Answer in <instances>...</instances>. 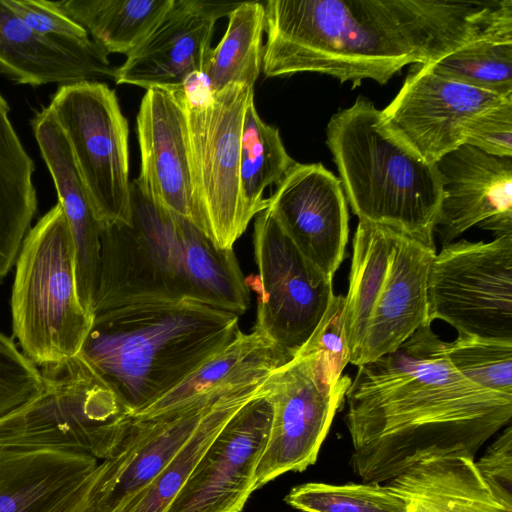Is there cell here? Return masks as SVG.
<instances>
[{
    "label": "cell",
    "instance_id": "7a4b0ae2",
    "mask_svg": "<svg viewBox=\"0 0 512 512\" xmlns=\"http://www.w3.org/2000/svg\"><path fill=\"white\" fill-rule=\"evenodd\" d=\"M266 77L312 72L386 84L511 27L512 0H269Z\"/></svg>",
    "mask_w": 512,
    "mask_h": 512
},
{
    "label": "cell",
    "instance_id": "836d02e7",
    "mask_svg": "<svg viewBox=\"0 0 512 512\" xmlns=\"http://www.w3.org/2000/svg\"><path fill=\"white\" fill-rule=\"evenodd\" d=\"M6 3L30 28L64 49L86 56H108L81 26L53 8L49 0H6Z\"/></svg>",
    "mask_w": 512,
    "mask_h": 512
},
{
    "label": "cell",
    "instance_id": "6da1fadb",
    "mask_svg": "<svg viewBox=\"0 0 512 512\" xmlns=\"http://www.w3.org/2000/svg\"><path fill=\"white\" fill-rule=\"evenodd\" d=\"M345 402L350 464L365 483L389 482L430 458L475 459L512 417V396L460 375L431 325L358 366Z\"/></svg>",
    "mask_w": 512,
    "mask_h": 512
},
{
    "label": "cell",
    "instance_id": "ac0fdd59",
    "mask_svg": "<svg viewBox=\"0 0 512 512\" xmlns=\"http://www.w3.org/2000/svg\"><path fill=\"white\" fill-rule=\"evenodd\" d=\"M186 98V86L146 90L136 119L141 166L134 180L158 204L204 232L191 179Z\"/></svg>",
    "mask_w": 512,
    "mask_h": 512
},
{
    "label": "cell",
    "instance_id": "7402d4cb",
    "mask_svg": "<svg viewBox=\"0 0 512 512\" xmlns=\"http://www.w3.org/2000/svg\"><path fill=\"white\" fill-rule=\"evenodd\" d=\"M108 56L70 52L40 35L0 0V74L16 84L40 86L113 78Z\"/></svg>",
    "mask_w": 512,
    "mask_h": 512
},
{
    "label": "cell",
    "instance_id": "484cf974",
    "mask_svg": "<svg viewBox=\"0 0 512 512\" xmlns=\"http://www.w3.org/2000/svg\"><path fill=\"white\" fill-rule=\"evenodd\" d=\"M0 93V280L15 265L37 210L35 163L25 150Z\"/></svg>",
    "mask_w": 512,
    "mask_h": 512
},
{
    "label": "cell",
    "instance_id": "9c48e42d",
    "mask_svg": "<svg viewBox=\"0 0 512 512\" xmlns=\"http://www.w3.org/2000/svg\"><path fill=\"white\" fill-rule=\"evenodd\" d=\"M351 380L323 352L307 345L266 379L273 415L255 469L254 491L316 463Z\"/></svg>",
    "mask_w": 512,
    "mask_h": 512
},
{
    "label": "cell",
    "instance_id": "d6986e66",
    "mask_svg": "<svg viewBox=\"0 0 512 512\" xmlns=\"http://www.w3.org/2000/svg\"><path fill=\"white\" fill-rule=\"evenodd\" d=\"M268 207L304 256L333 278L348 241L347 201L340 180L321 163H295Z\"/></svg>",
    "mask_w": 512,
    "mask_h": 512
},
{
    "label": "cell",
    "instance_id": "74e56055",
    "mask_svg": "<svg viewBox=\"0 0 512 512\" xmlns=\"http://www.w3.org/2000/svg\"><path fill=\"white\" fill-rule=\"evenodd\" d=\"M93 471L46 512H92L90 493Z\"/></svg>",
    "mask_w": 512,
    "mask_h": 512
},
{
    "label": "cell",
    "instance_id": "277c9868",
    "mask_svg": "<svg viewBox=\"0 0 512 512\" xmlns=\"http://www.w3.org/2000/svg\"><path fill=\"white\" fill-rule=\"evenodd\" d=\"M239 315L188 299L127 304L93 316L80 355L131 416L240 332Z\"/></svg>",
    "mask_w": 512,
    "mask_h": 512
},
{
    "label": "cell",
    "instance_id": "d590c367",
    "mask_svg": "<svg viewBox=\"0 0 512 512\" xmlns=\"http://www.w3.org/2000/svg\"><path fill=\"white\" fill-rule=\"evenodd\" d=\"M465 144L489 155L512 157V95L503 98L472 122Z\"/></svg>",
    "mask_w": 512,
    "mask_h": 512
},
{
    "label": "cell",
    "instance_id": "cb8c5ba5",
    "mask_svg": "<svg viewBox=\"0 0 512 512\" xmlns=\"http://www.w3.org/2000/svg\"><path fill=\"white\" fill-rule=\"evenodd\" d=\"M386 485L409 512H512L483 479L475 459L466 456L423 460Z\"/></svg>",
    "mask_w": 512,
    "mask_h": 512
},
{
    "label": "cell",
    "instance_id": "52a82bcc",
    "mask_svg": "<svg viewBox=\"0 0 512 512\" xmlns=\"http://www.w3.org/2000/svg\"><path fill=\"white\" fill-rule=\"evenodd\" d=\"M15 264L12 327L24 354L40 367L79 355L93 316L78 295L74 241L59 203L30 228Z\"/></svg>",
    "mask_w": 512,
    "mask_h": 512
},
{
    "label": "cell",
    "instance_id": "30bf717a",
    "mask_svg": "<svg viewBox=\"0 0 512 512\" xmlns=\"http://www.w3.org/2000/svg\"><path fill=\"white\" fill-rule=\"evenodd\" d=\"M254 87L230 84L203 99L187 88L186 123L191 179L205 234L233 249L251 219L240 189V139Z\"/></svg>",
    "mask_w": 512,
    "mask_h": 512
},
{
    "label": "cell",
    "instance_id": "2e32d148",
    "mask_svg": "<svg viewBox=\"0 0 512 512\" xmlns=\"http://www.w3.org/2000/svg\"><path fill=\"white\" fill-rule=\"evenodd\" d=\"M273 409L266 392L223 427L165 512H241L254 492Z\"/></svg>",
    "mask_w": 512,
    "mask_h": 512
},
{
    "label": "cell",
    "instance_id": "8fae6325",
    "mask_svg": "<svg viewBox=\"0 0 512 512\" xmlns=\"http://www.w3.org/2000/svg\"><path fill=\"white\" fill-rule=\"evenodd\" d=\"M48 107L66 135L101 228L129 224V127L115 91L100 81L64 84Z\"/></svg>",
    "mask_w": 512,
    "mask_h": 512
},
{
    "label": "cell",
    "instance_id": "7c38bea8",
    "mask_svg": "<svg viewBox=\"0 0 512 512\" xmlns=\"http://www.w3.org/2000/svg\"><path fill=\"white\" fill-rule=\"evenodd\" d=\"M253 247L257 274L245 279L257 297L253 329L293 359L335 296L332 277L304 256L268 206L256 215Z\"/></svg>",
    "mask_w": 512,
    "mask_h": 512
},
{
    "label": "cell",
    "instance_id": "f1b7e54d",
    "mask_svg": "<svg viewBox=\"0 0 512 512\" xmlns=\"http://www.w3.org/2000/svg\"><path fill=\"white\" fill-rule=\"evenodd\" d=\"M228 18L226 31L217 46L211 48L200 76L210 93L230 84L254 87L262 68L264 5L257 1L241 2Z\"/></svg>",
    "mask_w": 512,
    "mask_h": 512
},
{
    "label": "cell",
    "instance_id": "5bb4252c",
    "mask_svg": "<svg viewBox=\"0 0 512 512\" xmlns=\"http://www.w3.org/2000/svg\"><path fill=\"white\" fill-rule=\"evenodd\" d=\"M505 97L444 78L427 64H415L381 112L399 138L435 164L465 144L472 122Z\"/></svg>",
    "mask_w": 512,
    "mask_h": 512
},
{
    "label": "cell",
    "instance_id": "d4e9b609",
    "mask_svg": "<svg viewBox=\"0 0 512 512\" xmlns=\"http://www.w3.org/2000/svg\"><path fill=\"white\" fill-rule=\"evenodd\" d=\"M291 360L261 332L240 331L227 346L132 418L152 417L211 392L264 381Z\"/></svg>",
    "mask_w": 512,
    "mask_h": 512
},
{
    "label": "cell",
    "instance_id": "9a60e30c",
    "mask_svg": "<svg viewBox=\"0 0 512 512\" xmlns=\"http://www.w3.org/2000/svg\"><path fill=\"white\" fill-rule=\"evenodd\" d=\"M235 387L211 392L152 417L133 418L120 445L92 473V512L124 509L171 461L214 403Z\"/></svg>",
    "mask_w": 512,
    "mask_h": 512
},
{
    "label": "cell",
    "instance_id": "1f68e13d",
    "mask_svg": "<svg viewBox=\"0 0 512 512\" xmlns=\"http://www.w3.org/2000/svg\"><path fill=\"white\" fill-rule=\"evenodd\" d=\"M284 500L303 512H409L406 501L381 483L309 482L293 487Z\"/></svg>",
    "mask_w": 512,
    "mask_h": 512
},
{
    "label": "cell",
    "instance_id": "4fadbf2b",
    "mask_svg": "<svg viewBox=\"0 0 512 512\" xmlns=\"http://www.w3.org/2000/svg\"><path fill=\"white\" fill-rule=\"evenodd\" d=\"M427 303L430 324L512 341V235L443 245L429 268Z\"/></svg>",
    "mask_w": 512,
    "mask_h": 512
},
{
    "label": "cell",
    "instance_id": "e0dca14e",
    "mask_svg": "<svg viewBox=\"0 0 512 512\" xmlns=\"http://www.w3.org/2000/svg\"><path fill=\"white\" fill-rule=\"evenodd\" d=\"M238 4L173 0L125 62L115 68L113 80L146 90L188 86L201 76L217 19L228 16Z\"/></svg>",
    "mask_w": 512,
    "mask_h": 512
},
{
    "label": "cell",
    "instance_id": "f546056e",
    "mask_svg": "<svg viewBox=\"0 0 512 512\" xmlns=\"http://www.w3.org/2000/svg\"><path fill=\"white\" fill-rule=\"evenodd\" d=\"M295 163L279 130L260 118L252 100L245 111L240 139V189L251 220L268 206L265 189L278 185Z\"/></svg>",
    "mask_w": 512,
    "mask_h": 512
},
{
    "label": "cell",
    "instance_id": "83f0119b",
    "mask_svg": "<svg viewBox=\"0 0 512 512\" xmlns=\"http://www.w3.org/2000/svg\"><path fill=\"white\" fill-rule=\"evenodd\" d=\"M173 0H60L50 5L81 26L107 55H129Z\"/></svg>",
    "mask_w": 512,
    "mask_h": 512
},
{
    "label": "cell",
    "instance_id": "5b68a950",
    "mask_svg": "<svg viewBox=\"0 0 512 512\" xmlns=\"http://www.w3.org/2000/svg\"><path fill=\"white\" fill-rule=\"evenodd\" d=\"M326 143L359 220L393 228L435 247L442 201L437 165L426 162L385 123L363 96L330 118Z\"/></svg>",
    "mask_w": 512,
    "mask_h": 512
},
{
    "label": "cell",
    "instance_id": "e575fe53",
    "mask_svg": "<svg viewBox=\"0 0 512 512\" xmlns=\"http://www.w3.org/2000/svg\"><path fill=\"white\" fill-rule=\"evenodd\" d=\"M42 389V372L12 339L0 332V417L37 396Z\"/></svg>",
    "mask_w": 512,
    "mask_h": 512
},
{
    "label": "cell",
    "instance_id": "8992f818",
    "mask_svg": "<svg viewBox=\"0 0 512 512\" xmlns=\"http://www.w3.org/2000/svg\"><path fill=\"white\" fill-rule=\"evenodd\" d=\"M436 248L359 220L353 237L343 328L349 363L396 351L428 321L427 279Z\"/></svg>",
    "mask_w": 512,
    "mask_h": 512
},
{
    "label": "cell",
    "instance_id": "3957f363",
    "mask_svg": "<svg viewBox=\"0 0 512 512\" xmlns=\"http://www.w3.org/2000/svg\"><path fill=\"white\" fill-rule=\"evenodd\" d=\"M93 316L132 303L199 301L242 315L250 294L233 249H222L187 218L131 182L129 224L101 228Z\"/></svg>",
    "mask_w": 512,
    "mask_h": 512
},
{
    "label": "cell",
    "instance_id": "d6a6232c",
    "mask_svg": "<svg viewBox=\"0 0 512 512\" xmlns=\"http://www.w3.org/2000/svg\"><path fill=\"white\" fill-rule=\"evenodd\" d=\"M455 370L485 389L512 396V341L458 335L446 342Z\"/></svg>",
    "mask_w": 512,
    "mask_h": 512
},
{
    "label": "cell",
    "instance_id": "ffe728a7",
    "mask_svg": "<svg viewBox=\"0 0 512 512\" xmlns=\"http://www.w3.org/2000/svg\"><path fill=\"white\" fill-rule=\"evenodd\" d=\"M436 165L443 196L434 233L442 245L473 226L495 237L512 235V157L489 155L463 144Z\"/></svg>",
    "mask_w": 512,
    "mask_h": 512
},
{
    "label": "cell",
    "instance_id": "ba28073f",
    "mask_svg": "<svg viewBox=\"0 0 512 512\" xmlns=\"http://www.w3.org/2000/svg\"><path fill=\"white\" fill-rule=\"evenodd\" d=\"M41 372V392L0 417V449L109 458L133 420L116 393L80 354Z\"/></svg>",
    "mask_w": 512,
    "mask_h": 512
},
{
    "label": "cell",
    "instance_id": "44dd1931",
    "mask_svg": "<svg viewBox=\"0 0 512 512\" xmlns=\"http://www.w3.org/2000/svg\"><path fill=\"white\" fill-rule=\"evenodd\" d=\"M30 123L73 237L78 295L83 308L93 316L100 275L101 225L89 202L66 135L52 111L48 106L43 107Z\"/></svg>",
    "mask_w": 512,
    "mask_h": 512
},
{
    "label": "cell",
    "instance_id": "4dcf8cb0",
    "mask_svg": "<svg viewBox=\"0 0 512 512\" xmlns=\"http://www.w3.org/2000/svg\"><path fill=\"white\" fill-rule=\"evenodd\" d=\"M427 65L449 80L512 95V35L482 37Z\"/></svg>",
    "mask_w": 512,
    "mask_h": 512
},
{
    "label": "cell",
    "instance_id": "603a6c76",
    "mask_svg": "<svg viewBox=\"0 0 512 512\" xmlns=\"http://www.w3.org/2000/svg\"><path fill=\"white\" fill-rule=\"evenodd\" d=\"M98 463L60 450L0 449V512H46Z\"/></svg>",
    "mask_w": 512,
    "mask_h": 512
},
{
    "label": "cell",
    "instance_id": "4316f807",
    "mask_svg": "<svg viewBox=\"0 0 512 512\" xmlns=\"http://www.w3.org/2000/svg\"><path fill=\"white\" fill-rule=\"evenodd\" d=\"M265 392L266 379L222 395L171 461L120 512H165L223 427L244 405Z\"/></svg>",
    "mask_w": 512,
    "mask_h": 512
},
{
    "label": "cell",
    "instance_id": "8d00e7d4",
    "mask_svg": "<svg viewBox=\"0 0 512 512\" xmlns=\"http://www.w3.org/2000/svg\"><path fill=\"white\" fill-rule=\"evenodd\" d=\"M476 466L496 497L512 507V427L504 431L488 446Z\"/></svg>",
    "mask_w": 512,
    "mask_h": 512
}]
</instances>
